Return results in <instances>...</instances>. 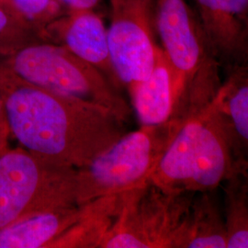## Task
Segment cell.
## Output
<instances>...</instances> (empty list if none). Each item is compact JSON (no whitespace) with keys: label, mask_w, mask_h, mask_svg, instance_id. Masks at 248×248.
Here are the masks:
<instances>
[{"label":"cell","mask_w":248,"mask_h":248,"mask_svg":"<svg viewBox=\"0 0 248 248\" xmlns=\"http://www.w3.org/2000/svg\"><path fill=\"white\" fill-rule=\"evenodd\" d=\"M40 40H45L42 32L13 4L0 0V58Z\"/></svg>","instance_id":"cell-17"},{"label":"cell","mask_w":248,"mask_h":248,"mask_svg":"<svg viewBox=\"0 0 248 248\" xmlns=\"http://www.w3.org/2000/svg\"><path fill=\"white\" fill-rule=\"evenodd\" d=\"M205 39L220 66L248 65V0H194Z\"/></svg>","instance_id":"cell-9"},{"label":"cell","mask_w":248,"mask_h":248,"mask_svg":"<svg viewBox=\"0 0 248 248\" xmlns=\"http://www.w3.org/2000/svg\"><path fill=\"white\" fill-rule=\"evenodd\" d=\"M66 11L87 10L98 8L102 0H58Z\"/></svg>","instance_id":"cell-20"},{"label":"cell","mask_w":248,"mask_h":248,"mask_svg":"<svg viewBox=\"0 0 248 248\" xmlns=\"http://www.w3.org/2000/svg\"><path fill=\"white\" fill-rule=\"evenodd\" d=\"M10 137L5 101L0 87V155L9 149Z\"/></svg>","instance_id":"cell-19"},{"label":"cell","mask_w":248,"mask_h":248,"mask_svg":"<svg viewBox=\"0 0 248 248\" xmlns=\"http://www.w3.org/2000/svg\"><path fill=\"white\" fill-rule=\"evenodd\" d=\"M45 39L64 46L98 68L116 89L121 88L109 60L106 26L94 9L67 11L47 26Z\"/></svg>","instance_id":"cell-10"},{"label":"cell","mask_w":248,"mask_h":248,"mask_svg":"<svg viewBox=\"0 0 248 248\" xmlns=\"http://www.w3.org/2000/svg\"><path fill=\"white\" fill-rule=\"evenodd\" d=\"M0 87L10 135L56 164L82 168L124 134V123L106 108L28 83L1 62Z\"/></svg>","instance_id":"cell-1"},{"label":"cell","mask_w":248,"mask_h":248,"mask_svg":"<svg viewBox=\"0 0 248 248\" xmlns=\"http://www.w3.org/2000/svg\"><path fill=\"white\" fill-rule=\"evenodd\" d=\"M149 182L169 194L215 190L248 166L237 162L214 100L188 112Z\"/></svg>","instance_id":"cell-2"},{"label":"cell","mask_w":248,"mask_h":248,"mask_svg":"<svg viewBox=\"0 0 248 248\" xmlns=\"http://www.w3.org/2000/svg\"><path fill=\"white\" fill-rule=\"evenodd\" d=\"M184 121L141 126L124 135L88 165L77 169L76 199L82 205L100 197L118 195L149 182V178Z\"/></svg>","instance_id":"cell-4"},{"label":"cell","mask_w":248,"mask_h":248,"mask_svg":"<svg viewBox=\"0 0 248 248\" xmlns=\"http://www.w3.org/2000/svg\"><path fill=\"white\" fill-rule=\"evenodd\" d=\"M81 206L31 213L0 228V248H48L78 220Z\"/></svg>","instance_id":"cell-12"},{"label":"cell","mask_w":248,"mask_h":248,"mask_svg":"<svg viewBox=\"0 0 248 248\" xmlns=\"http://www.w3.org/2000/svg\"><path fill=\"white\" fill-rule=\"evenodd\" d=\"M192 194L166 193L150 182L118 194L115 216L99 248H172Z\"/></svg>","instance_id":"cell-7"},{"label":"cell","mask_w":248,"mask_h":248,"mask_svg":"<svg viewBox=\"0 0 248 248\" xmlns=\"http://www.w3.org/2000/svg\"><path fill=\"white\" fill-rule=\"evenodd\" d=\"M213 191L192 199L172 248H227L224 217Z\"/></svg>","instance_id":"cell-14"},{"label":"cell","mask_w":248,"mask_h":248,"mask_svg":"<svg viewBox=\"0 0 248 248\" xmlns=\"http://www.w3.org/2000/svg\"><path fill=\"white\" fill-rule=\"evenodd\" d=\"M155 25L175 75L174 117L187 102L216 95L222 85L220 64L185 0H155Z\"/></svg>","instance_id":"cell-5"},{"label":"cell","mask_w":248,"mask_h":248,"mask_svg":"<svg viewBox=\"0 0 248 248\" xmlns=\"http://www.w3.org/2000/svg\"><path fill=\"white\" fill-rule=\"evenodd\" d=\"M2 1H3V0H2Z\"/></svg>","instance_id":"cell-22"},{"label":"cell","mask_w":248,"mask_h":248,"mask_svg":"<svg viewBox=\"0 0 248 248\" xmlns=\"http://www.w3.org/2000/svg\"><path fill=\"white\" fill-rule=\"evenodd\" d=\"M118 195L100 197L81 206L78 220L48 248H99L115 216Z\"/></svg>","instance_id":"cell-15"},{"label":"cell","mask_w":248,"mask_h":248,"mask_svg":"<svg viewBox=\"0 0 248 248\" xmlns=\"http://www.w3.org/2000/svg\"><path fill=\"white\" fill-rule=\"evenodd\" d=\"M223 192L227 248H248V172L238 171L226 179Z\"/></svg>","instance_id":"cell-16"},{"label":"cell","mask_w":248,"mask_h":248,"mask_svg":"<svg viewBox=\"0 0 248 248\" xmlns=\"http://www.w3.org/2000/svg\"><path fill=\"white\" fill-rule=\"evenodd\" d=\"M77 169L22 146L0 155V228L31 213L77 205Z\"/></svg>","instance_id":"cell-6"},{"label":"cell","mask_w":248,"mask_h":248,"mask_svg":"<svg viewBox=\"0 0 248 248\" xmlns=\"http://www.w3.org/2000/svg\"><path fill=\"white\" fill-rule=\"evenodd\" d=\"M3 1H5V2H9V3H11V4H12L11 0H3Z\"/></svg>","instance_id":"cell-21"},{"label":"cell","mask_w":248,"mask_h":248,"mask_svg":"<svg viewBox=\"0 0 248 248\" xmlns=\"http://www.w3.org/2000/svg\"><path fill=\"white\" fill-rule=\"evenodd\" d=\"M133 108L141 126L164 124L175 110V75L158 46L150 76L129 90Z\"/></svg>","instance_id":"cell-11"},{"label":"cell","mask_w":248,"mask_h":248,"mask_svg":"<svg viewBox=\"0 0 248 248\" xmlns=\"http://www.w3.org/2000/svg\"><path fill=\"white\" fill-rule=\"evenodd\" d=\"M18 12L42 32L67 11L58 0H11Z\"/></svg>","instance_id":"cell-18"},{"label":"cell","mask_w":248,"mask_h":248,"mask_svg":"<svg viewBox=\"0 0 248 248\" xmlns=\"http://www.w3.org/2000/svg\"><path fill=\"white\" fill-rule=\"evenodd\" d=\"M225 82L213 100L228 133L237 162L248 166V65L227 69Z\"/></svg>","instance_id":"cell-13"},{"label":"cell","mask_w":248,"mask_h":248,"mask_svg":"<svg viewBox=\"0 0 248 248\" xmlns=\"http://www.w3.org/2000/svg\"><path fill=\"white\" fill-rule=\"evenodd\" d=\"M0 62L28 83L106 108L123 123L131 115L119 89L98 68L62 45L36 41L0 58Z\"/></svg>","instance_id":"cell-3"},{"label":"cell","mask_w":248,"mask_h":248,"mask_svg":"<svg viewBox=\"0 0 248 248\" xmlns=\"http://www.w3.org/2000/svg\"><path fill=\"white\" fill-rule=\"evenodd\" d=\"M108 1L109 60L121 85L130 90L150 76L155 62V0Z\"/></svg>","instance_id":"cell-8"}]
</instances>
